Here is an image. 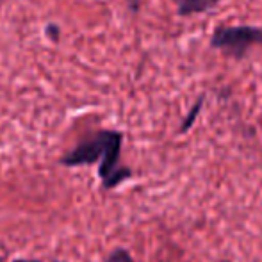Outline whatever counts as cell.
Here are the masks:
<instances>
[{"label": "cell", "instance_id": "obj_1", "mask_svg": "<svg viewBox=\"0 0 262 262\" xmlns=\"http://www.w3.org/2000/svg\"><path fill=\"white\" fill-rule=\"evenodd\" d=\"M121 145L123 134L120 130H98L62 156L61 164L73 168L98 162V177L104 189H114L132 177V169L120 164Z\"/></svg>", "mask_w": 262, "mask_h": 262}, {"label": "cell", "instance_id": "obj_2", "mask_svg": "<svg viewBox=\"0 0 262 262\" xmlns=\"http://www.w3.org/2000/svg\"><path fill=\"white\" fill-rule=\"evenodd\" d=\"M255 45L262 47V27L253 25H221L210 36V49L234 59H243Z\"/></svg>", "mask_w": 262, "mask_h": 262}, {"label": "cell", "instance_id": "obj_3", "mask_svg": "<svg viewBox=\"0 0 262 262\" xmlns=\"http://www.w3.org/2000/svg\"><path fill=\"white\" fill-rule=\"evenodd\" d=\"M177 4L179 16H191V14H204L216 9L220 0H173Z\"/></svg>", "mask_w": 262, "mask_h": 262}, {"label": "cell", "instance_id": "obj_4", "mask_svg": "<svg viewBox=\"0 0 262 262\" xmlns=\"http://www.w3.org/2000/svg\"><path fill=\"white\" fill-rule=\"evenodd\" d=\"M202 107H204V98H198L196 100V104H194L193 107H191V111L187 113V116L184 118V121H182V125H180V128H179V134H186L187 130H189L191 127H193V123L196 121V118H198V114H200V111H202Z\"/></svg>", "mask_w": 262, "mask_h": 262}, {"label": "cell", "instance_id": "obj_5", "mask_svg": "<svg viewBox=\"0 0 262 262\" xmlns=\"http://www.w3.org/2000/svg\"><path fill=\"white\" fill-rule=\"evenodd\" d=\"M105 262H134V260H132V255L125 248H116L107 257Z\"/></svg>", "mask_w": 262, "mask_h": 262}, {"label": "cell", "instance_id": "obj_6", "mask_svg": "<svg viewBox=\"0 0 262 262\" xmlns=\"http://www.w3.org/2000/svg\"><path fill=\"white\" fill-rule=\"evenodd\" d=\"M45 36L52 43H59V39H61V27L57 24H54V21H50V24L45 25Z\"/></svg>", "mask_w": 262, "mask_h": 262}, {"label": "cell", "instance_id": "obj_7", "mask_svg": "<svg viewBox=\"0 0 262 262\" xmlns=\"http://www.w3.org/2000/svg\"><path fill=\"white\" fill-rule=\"evenodd\" d=\"M128 6L132 7V11H138L139 9V4H141V0H127Z\"/></svg>", "mask_w": 262, "mask_h": 262}, {"label": "cell", "instance_id": "obj_8", "mask_svg": "<svg viewBox=\"0 0 262 262\" xmlns=\"http://www.w3.org/2000/svg\"><path fill=\"white\" fill-rule=\"evenodd\" d=\"M13 262H41V260H32V259H16Z\"/></svg>", "mask_w": 262, "mask_h": 262}, {"label": "cell", "instance_id": "obj_9", "mask_svg": "<svg viewBox=\"0 0 262 262\" xmlns=\"http://www.w3.org/2000/svg\"><path fill=\"white\" fill-rule=\"evenodd\" d=\"M0 262H4V259H2V257H0Z\"/></svg>", "mask_w": 262, "mask_h": 262}]
</instances>
